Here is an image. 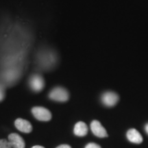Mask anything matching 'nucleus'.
<instances>
[{
    "label": "nucleus",
    "mask_w": 148,
    "mask_h": 148,
    "mask_svg": "<svg viewBox=\"0 0 148 148\" xmlns=\"http://www.w3.org/2000/svg\"><path fill=\"white\" fill-rule=\"evenodd\" d=\"M49 97L52 100L60 102H64L69 99V95L65 88L62 87H56L51 90Z\"/></svg>",
    "instance_id": "1"
},
{
    "label": "nucleus",
    "mask_w": 148,
    "mask_h": 148,
    "mask_svg": "<svg viewBox=\"0 0 148 148\" xmlns=\"http://www.w3.org/2000/svg\"><path fill=\"white\" fill-rule=\"evenodd\" d=\"M32 112L34 117L39 121H48L51 119L50 111L43 107H34L32 109Z\"/></svg>",
    "instance_id": "2"
},
{
    "label": "nucleus",
    "mask_w": 148,
    "mask_h": 148,
    "mask_svg": "<svg viewBox=\"0 0 148 148\" xmlns=\"http://www.w3.org/2000/svg\"><path fill=\"white\" fill-rule=\"evenodd\" d=\"M29 84L30 88L34 92H40L43 89L45 86V82L41 75L38 74H34L31 76L29 81Z\"/></svg>",
    "instance_id": "3"
},
{
    "label": "nucleus",
    "mask_w": 148,
    "mask_h": 148,
    "mask_svg": "<svg viewBox=\"0 0 148 148\" xmlns=\"http://www.w3.org/2000/svg\"><path fill=\"white\" fill-rule=\"evenodd\" d=\"M90 129L94 135L99 138L107 137L108 133H107L106 129L102 126L101 123L97 120H94L90 123Z\"/></svg>",
    "instance_id": "4"
},
{
    "label": "nucleus",
    "mask_w": 148,
    "mask_h": 148,
    "mask_svg": "<svg viewBox=\"0 0 148 148\" xmlns=\"http://www.w3.org/2000/svg\"><path fill=\"white\" fill-rule=\"evenodd\" d=\"M101 101L106 106H113L119 101V96L114 92H106L101 96Z\"/></svg>",
    "instance_id": "5"
},
{
    "label": "nucleus",
    "mask_w": 148,
    "mask_h": 148,
    "mask_svg": "<svg viewBox=\"0 0 148 148\" xmlns=\"http://www.w3.org/2000/svg\"><path fill=\"white\" fill-rule=\"evenodd\" d=\"M8 141L12 148H25V143L23 138L16 133H12L9 135Z\"/></svg>",
    "instance_id": "6"
},
{
    "label": "nucleus",
    "mask_w": 148,
    "mask_h": 148,
    "mask_svg": "<svg viewBox=\"0 0 148 148\" xmlns=\"http://www.w3.org/2000/svg\"><path fill=\"white\" fill-rule=\"evenodd\" d=\"M14 125L16 128L22 132L29 133L32 130V124L27 120L21 119V118H18L14 122Z\"/></svg>",
    "instance_id": "7"
},
{
    "label": "nucleus",
    "mask_w": 148,
    "mask_h": 148,
    "mask_svg": "<svg viewBox=\"0 0 148 148\" xmlns=\"http://www.w3.org/2000/svg\"><path fill=\"white\" fill-rule=\"evenodd\" d=\"M127 138L130 142L136 144L141 143L143 140L141 134L136 129H130L127 132Z\"/></svg>",
    "instance_id": "8"
},
{
    "label": "nucleus",
    "mask_w": 148,
    "mask_h": 148,
    "mask_svg": "<svg viewBox=\"0 0 148 148\" xmlns=\"http://www.w3.org/2000/svg\"><path fill=\"white\" fill-rule=\"evenodd\" d=\"M73 132L74 134L77 136H84L88 133L87 125L82 121L77 122L74 127Z\"/></svg>",
    "instance_id": "9"
},
{
    "label": "nucleus",
    "mask_w": 148,
    "mask_h": 148,
    "mask_svg": "<svg viewBox=\"0 0 148 148\" xmlns=\"http://www.w3.org/2000/svg\"><path fill=\"white\" fill-rule=\"evenodd\" d=\"M0 148H12L8 140L5 139H0Z\"/></svg>",
    "instance_id": "10"
},
{
    "label": "nucleus",
    "mask_w": 148,
    "mask_h": 148,
    "mask_svg": "<svg viewBox=\"0 0 148 148\" xmlns=\"http://www.w3.org/2000/svg\"><path fill=\"white\" fill-rule=\"evenodd\" d=\"M4 97H5L4 87H3L2 85L0 84V101L3 100Z\"/></svg>",
    "instance_id": "11"
},
{
    "label": "nucleus",
    "mask_w": 148,
    "mask_h": 148,
    "mask_svg": "<svg viewBox=\"0 0 148 148\" xmlns=\"http://www.w3.org/2000/svg\"><path fill=\"white\" fill-rule=\"evenodd\" d=\"M85 148H101L100 146L94 143H90L86 145Z\"/></svg>",
    "instance_id": "12"
},
{
    "label": "nucleus",
    "mask_w": 148,
    "mask_h": 148,
    "mask_svg": "<svg viewBox=\"0 0 148 148\" xmlns=\"http://www.w3.org/2000/svg\"><path fill=\"white\" fill-rule=\"evenodd\" d=\"M56 148H71V146L68 145H61L58 147H57Z\"/></svg>",
    "instance_id": "13"
},
{
    "label": "nucleus",
    "mask_w": 148,
    "mask_h": 148,
    "mask_svg": "<svg viewBox=\"0 0 148 148\" xmlns=\"http://www.w3.org/2000/svg\"><path fill=\"white\" fill-rule=\"evenodd\" d=\"M32 148H45L44 147H42V146H40V145H36V146H34V147H32Z\"/></svg>",
    "instance_id": "14"
},
{
    "label": "nucleus",
    "mask_w": 148,
    "mask_h": 148,
    "mask_svg": "<svg viewBox=\"0 0 148 148\" xmlns=\"http://www.w3.org/2000/svg\"><path fill=\"white\" fill-rule=\"evenodd\" d=\"M145 131H146V132H147V134H148V123H147V124H146L145 127Z\"/></svg>",
    "instance_id": "15"
}]
</instances>
